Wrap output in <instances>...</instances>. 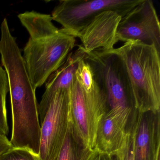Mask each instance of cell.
I'll use <instances>...</instances> for the list:
<instances>
[{
	"label": "cell",
	"instance_id": "16",
	"mask_svg": "<svg viewBox=\"0 0 160 160\" xmlns=\"http://www.w3.org/2000/svg\"><path fill=\"white\" fill-rule=\"evenodd\" d=\"M86 160H114L111 155L99 150L96 148L92 149Z\"/></svg>",
	"mask_w": 160,
	"mask_h": 160
},
{
	"label": "cell",
	"instance_id": "9",
	"mask_svg": "<svg viewBox=\"0 0 160 160\" xmlns=\"http://www.w3.org/2000/svg\"><path fill=\"white\" fill-rule=\"evenodd\" d=\"M122 18L118 13L111 11L102 12L96 16L79 36L85 52L114 49L117 43V29Z\"/></svg>",
	"mask_w": 160,
	"mask_h": 160
},
{
	"label": "cell",
	"instance_id": "5",
	"mask_svg": "<svg viewBox=\"0 0 160 160\" xmlns=\"http://www.w3.org/2000/svg\"><path fill=\"white\" fill-rule=\"evenodd\" d=\"M142 0H63L51 14L64 33L79 38L81 32L96 16L105 11L116 12L123 17Z\"/></svg>",
	"mask_w": 160,
	"mask_h": 160
},
{
	"label": "cell",
	"instance_id": "12",
	"mask_svg": "<svg viewBox=\"0 0 160 160\" xmlns=\"http://www.w3.org/2000/svg\"><path fill=\"white\" fill-rule=\"evenodd\" d=\"M92 149L83 146L70 123L57 160H86Z\"/></svg>",
	"mask_w": 160,
	"mask_h": 160
},
{
	"label": "cell",
	"instance_id": "11",
	"mask_svg": "<svg viewBox=\"0 0 160 160\" xmlns=\"http://www.w3.org/2000/svg\"><path fill=\"white\" fill-rule=\"evenodd\" d=\"M18 18L29 32V40L50 37L58 32L59 29L52 23L53 19L51 15L32 11L20 14Z\"/></svg>",
	"mask_w": 160,
	"mask_h": 160
},
{
	"label": "cell",
	"instance_id": "4",
	"mask_svg": "<svg viewBox=\"0 0 160 160\" xmlns=\"http://www.w3.org/2000/svg\"><path fill=\"white\" fill-rule=\"evenodd\" d=\"M41 126L40 160H57L70 123L68 90L43 94L38 104Z\"/></svg>",
	"mask_w": 160,
	"mask_h": 160
},
{
	"label": "cell",
	"instance_id": "13",
	"mask_svg": "<svg viewBox=\"0 0 160 160\" xmlns=\"http://www.w3.org/2000/svg\"><path fill=\"white\" fill-rule=\"evenodd\" d=\"M9 92L7 73L0 65V135H7L9 132L6 106V95Z\"/></svg>",
	"mask_w": 160,
	"mask_h": 160
},
{
	"label": "cell",
	"instance_id": "14",
	"mask_svg": "<svg viewBox=\"0 0 160 160\" xmlns=\"http://www.w3.org/2000/svg\"><path fill=\"white\" fill-rule=\"evenodd\" d=\"M0 160H40L36 155L27 149L12 148L0 155Z\"/></svg>",
	"mask_w": 160,
	"mask_h": 160
},
{
	"label": "cell",
	"instance_id": "3",
	"mask_svg": "<svg viewBox=\"0 0 160 160\" xmlns=\"http://www.w3.org/2000/svg\"><path fill=\"white\" fill-rule=\"evenodd\" d=\"M76 38L59 29L56 35L37 40L29 39L23 56L26 69L35 90L65 62L76 45Z\"/></svg>",
	"mask_w": 160,
	"mask_h": 160
},
{
	"label": "cell",
	"instance_id": "10",
	"mask_svg": "<svg viewBox=\"0 0 160 160\" xmlns=\"http://www.w3.org/2000/svg\"><path fill=\"white\" fill-rule=\"evenodd\" d=\"M87 53L81 45L72 51L64 63L47 80L44 95L51 94L58 90H68L75 77L79 62L86 57Z\"/></svg>",
	"mask_w": 160,
	"mask_h": 160
},
{
	"label": "cell",
	"instance_id": "1",
	"mask_svg": "<svg viewBox=\"0 0 160 160\" xmlns=\"http://www.w3.org/2000/svg\"><path fill=\"white\" fill-rule=\"evenodd\" d=\"M115 50L125 66L135 109L160 111V52L154 46L132 41Z\"/></svg>",
	"mask_w": 160,
	"mask_h": 160
},
{
	"label": "cell",
	"instance_id": "17",
	"mask_svg": "<svg viewBox=\"0 0 160 160\" xmlns=\"http://www.w3.org/2000/svg\"><path fill=\"white\" fill-rule=\"evenodd\" d=\"M12 148L13 147L7 136L0 135V155Z\"/></svg>",
	"mask_w": 160,
	"mask_h": 160
},
{
	"label": "cell",
	"instance_id": "18",
	"mask_svg": "<svg viewBox=\"0 0 160 160\" xmlns=\"http://www.w3.org/2000/svg\"><path fill=\"white\" fill-rule=\"evenodd\" d=\"M155 160H160V150L157 152Z\"/></svg>",
	"mask_w": 160,
	"mask_h": 160
},
{
	"label": "cell",
	"instance_id": "2",
	"mask_svg": "<svg viewBox=\"0 0 160 160\" xmlns=\"http://www.w3.org/2000/svg\"><path fill=\"white\" fill-rule=\"evenodd\" d=\"M68 92L73 130L84 147L93 149L99 122L108 109L105 94L95 81L87 90L75 77Z\"/></svg>",
	"mask_w": 160,
	"mask_h": 160
},
{
	"label": "cell",
	"instance_id": "6",
	"mask_svg": "<svg viewBox=\"0 0 160 160\" xmlns=\"http://www.w3.org/2000/svg\"><path fill=\"white\" fill-rule=\"evenodd\" d=\"M117 43L138 41L154 46L160 52V23L153 2L142 0L122 18L116 34Z\"/></svg>",
	"mask_w": 160,
	"mask_h": 160
},
{
	"label": "cell",
	"instance_id": "7",
	"mask_svg": "<svg viewBox=\"0 0 160 160\" xmlns=\"http://www.w3.org/2000/svg\"><path fill=\"white\" fill-rule=\"evenodd\" d=\"M129 129L134 160H155L160 150V111L141 112L135 109Z\"/></svg>",
	"mask_w": 160,
	"mask_h": 160
},
{
	"label": "cell",
	"instance_id": "8",
	"mask_svg": "<svg viewBox=\"0 0 160 160\" xmlns=\"http://www.w3.org/2000/svg\"><path fill=\"white\" fill-rule=\"evenodd\" d=\"M135 108L108 109L98 125L94 148L112 156L119 149L128 132Z\"/></svg>",
	"mask_w": 160,
	"mask_h": 160
},
{
	"label": "cell",
	"instance_id": "15",
	"mask_svg": "<svg viewBox=\"0 0 160 160\" xmlns=\"http://www.w3.org/2000/svg\"><path fill=\"white\" fill-rule=\"evenodd\" d=\"M114 160H134L133 138L128 128L124 142L119 149L112 155Z\"/></svg>",
	"mask_w": 160,
	"mask_h": 160
}]
</instances>
